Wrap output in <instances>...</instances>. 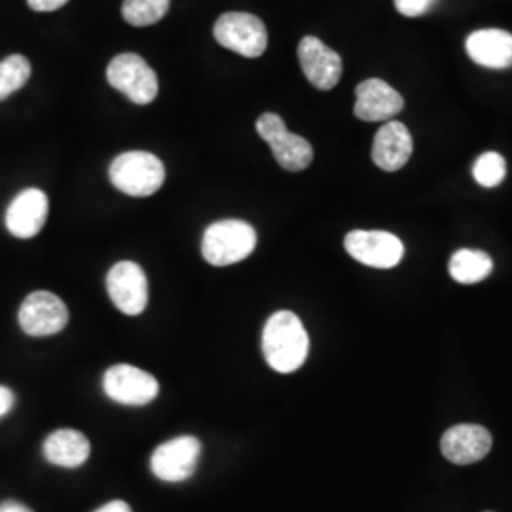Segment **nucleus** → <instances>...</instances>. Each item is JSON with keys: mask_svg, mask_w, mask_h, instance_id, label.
Here are the masks:
<instances>
[{"mask_svg": "<svg viewBox=\"0 0 512 512\" xmlns=\"http://www.w3.org/2000/svg\"><path fill=\"white\" fill-rule=\"evenodd\" d=\"M103 391L110 401L126 406H145L158 393V380L145 370L133 365H114L103 376Z\"/></svg>", "mask_w": 512, "mask_h": 512, "instance_id": "obj_8", "label": "nucleus"}, {"mask_svg": "<svg viewBox=\"0 0 512 512\" xmlns=\"http://www.w3.org/2000/svg\"><path fill=\"white\" fill-rule=\"evenodd\" d=\"M442 456L456 465H471L486 458L492 450V433L475 423L450 427L440 439Z\"/></svg>", "mask_w": 512, "mask_h": 512, "instance_id": "obj_13", "label": "nucleus"}, {"mask_svg": "<svg viewBox=\"0 0 512 512\" xmlns=\"http://www.w3.org/2000/svg\"><path fill=\"white\" fill-rule=\"evenodd\" d=\"M48 196L38 188H27L8 205L6 228L19 239H31L40 234L48 219Z\"/></svg>", "mask_w": 512, "mask_h": 512, "instance_id": "obj_14", "label": "nucleus"}, {"mask_svg": "<svg viewBox=\"0 0 512 512\" xmlns=\"http://www.w3.org/2000/svg\"><path fill=\"white\" fill-rule=\"evenodd\" d=\"M473 175L480 186L494 188L497 184L503 183L507 175V162L497 152H486L473 165Z\"/></svg>", "mask_w": 512, "mask_h": 512, "instance_id": "obj_22", "label": "nucleus"}, {"mask_svg": "<svg viewBox=\"0 0 512 512\" xmlns=\"http://www.w3.org/2000/svg\"><path fill=\"white\" fill-rule=\"evenodd\" d=\"M31 63L25 55H8L0 61V101L21 90L31 78Z\"/></svg>", "mask_w": 512, "mask_h": 512, "instance_id": "obj_20", "label": "nucleus"}, {"mask_svg": "<svg viewBox=\"0 0 512 512\" xmlns=\"http://www.w3.org/2000/svg\"><path fill=\"white\" fill-rule=\"evenodd\" d=\"M95 512H131V507L126 501L116 499V501H110L107 505H103L101 509H97Z\"/></svg>", "mask_w": 512, "mask_h": 512, "instance_id": "obj_26", "label": "nucleus"}, {"mask_svg": "<svg viewBox=\"0 0 512 512\" xmlns=\"http://www.w3.org/2000/svg\"><path fill=\"white\" fill-rule=\"evenodd\" d=\"M107 80L135 105H150L158 95V76L141 55H116L107 67Z\"/></svg>", "mask_w": 512, "mask_h": 512, "instance_id": "obj_6", "label": "nucleus"}, {"mask_svg": "<svg viewBox=\"0 0 512 512\" xmlns=\"http://www.w3.org/2000/svg\"><path fill=\"white\" fill-rule=\"evenodd\" d=\"M256 131L270 145L275 162L285 171L298 173V171H304L313 162V147L310 141H306L296 133H291L279 114L264 112L256 120Z\"/></svg>", "mask_w": 512, "mask_h": 512, "instance_id": "obj_4", "label": "nucleus"}, {"mask_svg": "<svg viewBox=\"0 0 512 512\" xmlns=\"http://www.w3.org/2000/svg\"><path fill=\"white\" fill-rule=\"evenodd\" d=\"M310 336L293 311H275L262 332V353L275 372L291 374L306 363Z\"/></svg>", "mask_w": 512, "mask_h": 512, "instance_id": "obj_1", "label": "nucleus"}, {"mask_svg": "<svg viewBox=\"0 0 512 512\" xmlns=\"http://www.w3.org/2000/svg\"><path fill=\"white\" fill-rule=\"evenodd\" d=\"M215 38L222 48L232 50L247 59H255L268 48L266 25L255 14L228 12L215 23Z\"/></svg>", "mask_w": 512, "mask_h": 512, "instance_id": "obj_5", "label": "nucleus"}, {"mask_svg": "<svg viewBox=\"0 0 512 512\" xmlns=\"http://www.w3.org/2000/svg\"><path fill=\"white\" fill-rule=\"evenodd\" d=\"M0 512H33L29 507L21 505L18 501H4L0 503Z\"/></svg>", "mask_w": 512, "mask_h": 512, "instance_id": "obj_27", "label": "nucleus"}, {"mask_svg": "<svg viewBox=\"0 0 512 512\" xmlns=\"http://www.w3.org/2000/svg\"><path fill=\"white\" fill-rule=\"evenodd\" d=\"M14 401H16V397H14L12 389H8V387L0 385V418H2V416H6V414L12 410Z\"/></svg>", "mask_w": 512, "mask_h": 512, "instance_id": "obj_25", "label": "nucleus"}, {"mask_svg": "<svg viewBox=\"0 0 512 512\" xmlns=\"http://www.w3.org/2000/svg\"><path fill=\"white\" fill-rule=\"evenodd\" d=\"M465 50L476 65L486 69H511L512 35L503 29H480L467 37Z\"/></svg>", "mask_w": 512, "mask_h": 512, "instance_id": "obj_17", "label": "nucleus"}, {"mask_svg": "<svg viewBox=\"0 0 512 512\" xmlns=\"http://www.w3.org/2000/svg\"><path fill=\"white\" fill-rule=\"evenodd\" d=\"M344 245L351 258L370 268L389 270L403 260V241L382 230H353Z\"/></svg>", "mask_w": 512, "mask_h": 512, "instance_id": "obj_9", "label": "nucleus"}, {"mask_svg": "<svg viewBox=\"0 0 512 512\" xmlns=\"http://www.w3.org/2000/svg\"><path fill=\"white\" fill-rule=\"evenodd\" d=\"M69 0H27L29 8L33 12H40V14H46V12H55L59 8H63Z\"/></svg>", "mask_w": 512, "mask_h": 512, "instance_id": "obj_24", "label": "nucleus"}, {"mask_svg": "<svg viewBox=\"0 0 512 512\" xmlns=\"http://www.w3.org/2000/svg\"><path fill=\"white\" fill-rule=\"evenodd\" d=\"M19 327L33 338L54 336L67 327L69 310L54 293L35 291L29 294L19 308Z\"/></svg>", "mask_w": 512, "mask_h": 512, "instance_id": "obj_7", "label": "nucleus"}, {"mask_svg": "<svg viewBox=\"0 0 512 512\" xmlns=\"http://www.w3.org/2000/svg\"><path fill=\"white\" fill-rule=\"evenodd\" d=\"M171 0H124L122 16L131 27H150L165 18Z\"/></svg>", "mask_w": 512, "mask_h": 512, "instance_id": "obj_21", "label": "nucleus"}, {"mask_svg": "<svg viewBox=\"0 0 512 512\" xmlns=\"http://www.w3.org/2000/svg\"><path fill=\"white\" fill-rule=\"evenodd\" d=\"M110 183L131 198H148L156 194L165 181L162 160L145 150H129L112 160Z\"/></svg>", "mask_w": 512, "mask_h": 512, "instance_id": "obj_2", "label": "nucleus"}, {"mask_svg": "<svg viewBox=\"0 0 512 512\" xmlns=\"http://www.w3.org/2000/svg\"><path fill=\"white\" fill-rule=\"evenodd\" d=\"M255 228L245 220H219L211 224L202 241V255L211 266H230L255 251Z\"/></svg>", "mask_w": 512, "mask_h": 512, "instance_id": "obj_3", "label": "nucleus"}, {"mask_svg": "<svg viewBox=\"0 0 512 512\" xmlns=\"http://www.w3.org/2000/svg\"><path fill=\"white\" fill-rule=\"evenodd\" d=\"M414 150L412 135L408 128L389 120L382 128L378 129L374 143H372V162L384 169L387 173L399 171L408 164Z\"/></svg>", "mask_w": 512, "mask_h": 512, "instance_id": "obj_16", "label": "nucleus"}, {"mask_svg": "<svg viewBox=\"0 0 512 512\" xmlns=\"http://www.w3.org/2000/svg\"><path fill=\"white\" fill-rule=\"evenodd\" d=\"M42 452H44V458L57 467L76 469L88 461L92 446L88 437L80 431L57 429L44 440Z\"/></svg>", "mask_w": 512, "mask_h": 512, "instance_id": "obj_18", "label": "nucleus"}, {"mask_svg": "<svg viewBox=\"0 0 512 512\" xmlns=\"http://www.w3.org/2000/svg\"><path fill=\"white\" fill-rule=\"evenodd\" d=\"M107 293L112 304L126 315H141L147 310L148 281L137 262L122 260L107 274Z\"/></svg>", "mask_w": 512, "mask_h": 512, "instance_id": "obj_11", "label": "nucleus"}, {"mask_svg": "<svg viewBox=\"0 0 512 512\" xmlns=\"http://www.w3.org/2000/svg\"><path fill=\"white\" fill-rule=\"evenodd\" d=\"M357 101L353 112L363 122H384L395 118L404 109L401 93L380 78H368L355 90Z\"/></svg>", "mask_w": 512, "mask_h": 512, "instance_id": "obj_15", "label": "nucleus"}, {"mask_svg": "<svg viewBox=\"0 0 512 512\" xmlns=\"http://www.w3.org/2000/svg\"><path fill=\"white\" fill-rule=\"evenodd\" d=\"M200 456L202 442L184 435L160 444L150 458V469L164 482H184L194 475Z\"/></svg>", "mask_w": 512, "mask_h": 512, "instance_id": "obj_10", "label": "nucleus"}, {"mask_svg": "<svg viewBox=\"0 0 512 512\" xmlns=\"http://www.w3.org/2000/svg\"><path fill=\"white\" fill-rule=\"evenodd\" d=\"M488 512H490V511H488Z\"/></svg>", "mask_w": 512, "mask_h": 512, "instance_id": "obj_28", "label": "nucleus"}, {"mask_svg": "<svg viewBox=\"0 0 512 512\" xmlns=\"http://www.w3.org/2000/svg\"><path fill=\"white\" fill-rule=\"evenodd\" d=\"M450 275L463 285H475L484 281L494 270V262L488 253L475 249H459L450 258Z\"/></svg>", "mask_w": 512, "mask_h": 512, "instance_id": "obj_19", "label": "nucleus"}, {"mask_svg": "<svg viewBox=\"0 0 512 512\" xmlns=\"http://www.w3.org/2000/svg\"><path fill=\"white\" fill-rule=\"evenodd\" d=\"M298 59L308 82L321 92H329L342 78V57L317 37L300 40Z\"/></svg>", "mask_w": 512, "mask_h": 512, "instance_id": "obj_12", "label": "nucleus"}, {"mask_svg": "<svg viewBox=\"0 0 512 512\" xmlns=\"http://www.w3.org/2000/svg\"><path fill=\"white\" fill-rule=\"evenodd\" d=\"M437 0H395L397 12L404 18H420L427 14Z\"/></svg>", "mask_w": 512, "mask_h": 512, "instance_id": "obj_23", "label": "nucleus"}]
</instances>
